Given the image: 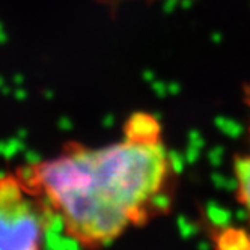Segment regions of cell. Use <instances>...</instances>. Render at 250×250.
I'll return each mask as SVG.
<instances>
[{"instance_id":"cell-2","label":"cell","mask_w":250,"mask_h":250,"mask_svg":"<svg viewBox=\"0 0 250 250\" xmlns=\"http://www.w3.org/2000/svg\"><path fill=\"white\" fill-rule=\"evenodd\" d=\"M51 217L20 175L0 176V250H44Z\"/></svg>"},{"instance_id":"cell-3","label":"cell","mask_w":250,"mask_h":250,"mask_svg":"<svg viewBox=\"0 0 250 250\" xmlns=\"http://www.w3.org/2000/svg\"><path fill=\"white\" fill-rule=\"evenodd\" d=\"M234 173L237 199L250 217V148L235 158Z\"/></svg>"},{"instance_id":"cell-1","label":"cell","mask_w":250,"mask_h":250,"mask_svg":"<svg viewBox=\"0 0 250 250\" xmlns=\"http://www.w3.org/2000/svg\"><path fill=\"white\" fill-rule=\"evenodd\" d=\"M17 173L51 220L87 250L116 241L163 211L176 175L162 124L146 112L128 116L112 144L69 142Z\"/></svg>"}]
</instances>
